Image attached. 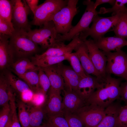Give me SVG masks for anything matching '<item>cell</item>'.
Instances as JSON below:
<instances>
[{"label": "cell", "instance_id": "14", "mask_svg": "<svg viewBox=\"0 0 127 127\" xmlns=\"http://www.w3.org/2000/svg\"><path fill=\"white\" fill-rule=\"evenodd\" d=\"M10 36L0 33V68L1 70L10 68L14 62V56L9 44Z\"/></svg>", "mask_w": 127, "mask_h": 127}, {"label": "cell", "instance_id": "4", "mask_svg": "<svg viewBox=\"0 0 127 127\" xmlns=\"http://www.w3.org/2000/svg\"><path fill=\"white\" fill-rule=\"evenodd\" d=\"M83 4L86 6L85 11L81 19L75 26L72 27L69 31L65 35L58 34L56 40L57 42H64L72 40L76 35L88 30L89 25L95 17L98 14L95 9L94 3L90 0L84 1Z\"/></svg>", "mask_w": 127, "mask_h": 127}, {"label": "cell", "instance_id": "16", "mask_svg": "<svg viewBox=\"0 0 127 127\" xmlns=\"http://www.w3.org/2000/svg\"><path fill=\"white\" fill-rule=\"evenodd\" d=\"M94 42L99 49L105 52L116 51L121 50L123 47L127 46V40L125 39L116 36L103 37Z\"/></svg>", "mask_w": 127, "mask_h": 127}, {"label": "cell", "instance_id": "49", "mask_svg": "<svg viewBox=\"0 0 127 127\" xmlns=\"http://www.w3.org/2000/svg\"><path fill=\"white\" fill-rule=\"evenodd\" d=\"M45 125L46 127H49L47 124H45Z\"/></svg>", "mask_w": 127, "mask_h": 127}, {"label": "cell", "instance_id": "42", "mask_svg": "<svg viewBox=\"0 0 127 127\" xmlns=\"http://www.w3.org/2000/svg\"><path fill=\"white\" fill-rule=\"evenodd\" d=\"M120 99L127 105V81L121 82L120 86Z\"/></svg>", "mask_w": 127, "mask_h": 127}, {"label": "cell", "instance_id": "15", "mask_svg": "<svg viewBox=\"0 0 127 127\" xmlns=\"http://www.w3.org/2000/svg\"><path fill=\"white\" fill-rule=\"evenodd\" d=\"M103 83H100L96 77L87 75L80 79L76 91L87 100L96 89L101 87Z\"/></svg>", "mask_w": 127, "mask_h": 127}, {"label": "cell", "instance_id": "39", "mask_svg": "<svg viewBox=\"0 0 127 127\" xmlns=\"http://www.w3.org/2000/svg\"><path fill=\"white\" fill-rule=\"evenodd\" d=\"M117 127H127V105L122 106L117 120Z\"/></svg>", "mask_w": 127, "mask_h": 127}, {"label": "cell", "instance_id": "25", "mask_svg": "<svg viewBox=\"0 0 127 127\" xmlns=\"http://www.w3.org/2000/svg\"><path fill=\"white\" fill-rule=\"evenodd\" d=\"M69 54L60 56L41 57H37L34 55L32 57L31 61L34 64L39 67H47L61 63L64 60H67Z\"/></svg>", "mask_w": 127, "mask_h": 127}, {"label": "cell", "instance_id": "10", "mask_svg": "<svg viewBox=\"0 0 127 127\" xmlns=\"http://www.w3.org/2000/svg\"><path fill=\"white\" fill-rule=\"evenodd\" d=\"M83 42L87 48L89 57L94 67L103 80L105 82L107 75L106 56L97 47L93 40L86 39Z\"/></svg>", "mask_w": 127, "mask_h": 127}, {"label": "cell", "instance_id": "46", "mask_svg": "<svg viewBox=\"0 0 127 127\" xmlns=\"http://www.w3.org/2000/svg\"><path fill=\"white\" fill-rule=\"evenodd\" d=\"M12 120V113L11 111L8 123L5 127H11Z\"/></svg>", "mask_w": 127, "mask_h": 127}, {"label": "cell", "instance_id": "23", "mask_svg": "<svg viewBox=\"0 0 127 127\" xmlns=\"http://www.w3.org/2000/svg\"><path fill=\"white\" fill-rule=\"evenodd\" d=\"M38 71H29L22 74H15L28 85L34 93H36L41 92Z\"/></svg>", "mask_w": 127, "mask_h": 127}, {"label": "cell", "instance_id": "32", "mask_svg": "<svg viewBox=\"0 0 127 127\" xmlns=\"http://www.w3.org/2000/svg\"><path fill=\"white\" fill-rule=\"evenodd\" d=\"M67 60L70 62L73 70L80 77L83 78L87 76L75 52L69 54Z\"/></svg>", "mask_w": 127, "mask_h": 127}, {"label": "cell", "instance_id": "36", "mask_svg": "<svg viewBox=\"0 0 127 127\" xmlns=\"http://www.w3.org/2000/svg\"><path fill=\"white\" fill-rule=\"evenodd\" d=\"M63 115L69 127H85L81 119L76 114L64 112Z\"/></svg>", "mask_w": 127, "mask_h": 127}, {"label": "cell", "instance_id": "17", "mask_svg": "<svg viewBox=\"0 0 127 127\" xmlns=\"http://www.w3.org/2000/svg\"><path fill=\"white\" fill-rule=\"evenodd\" d=\"M120 100H117L105 108L103 118L95 127H117V118L122 106Z\"/></svg>", "mask_w": 127, "mask_h": 127}, {"label": "cell", "instance_id": "2", "mask_svg": "<svg viewBox=\"0 0 127 127\" xmlns=\"http://www.w3.org/2000/svg\"><path fill=\"white\" fill-rule=\"evenodd\" d=\"M26 32L16 30L10 36L9 45L14 57L19 59L35 54L39 51L38 45L31 40Z\"/></svg>", "mask_w": 127, "mask_h": 127}, {"label": "cell", "instance_id": "3", "mask_svg": "<svg viewBox=\"0 0 127 127\" xmlns=\"http://www.w3.org/2000/svg\"><path fill=\"white\" fill-rule=\"evenodd\" d=\"M124 14H117L108 17H101L97 15L93 19L91 27L79 34V38L83 41L88 36H90L94 41L97 40L103 37L111 29L113 30L120 17Z\"/></svg>", "mask_w": 127, "mask_h": 127}, {"label": "cell", "instance_id": "20", "mask_svg": "<svg viewBox=\"0 0 127 127\" xmlns=\"http://www.w3.org/2000/svg\"><path fill=\"white\" fill-rule=\"evenodd\" d=\"M61 72L64 83V89L77 91L79 81L82 78L70 67L59 63Z\"/></svg>", "mask_w": 127, "mask_h": 127}, {"label": "cell", "instance_id": "44", "mask_svg": "<svg viewBox=\"0 0 127 127\" xmlns=\"http://www.w3.org/2000/svg\"><path fill=\"white\" fill-rule=\"evenodd\" d=\"M28 6L33 14L34 13L38 6V0H26Z\"/></svg>", "mask_w": 127, "mask_h": 127}, {"label": "cell", "instance_id": "35", "mask_svg": "<svg viewBox=\"0 0 127 127\" xmlns=\"http://www.w3.org/2000/svg\"><path fill=\"white\" fill-rule=\"evenodd\" d=\"M48 122L53 127H69L63 114L49 116Z\"/></svg>", "mask_w": 127, "mask_h": 127}, {"label": "cell", "instance_id": "33", "mask_svg": "<svg viewBox=\"0 0 127 127\" xmlns=\"http://www.w3.org/2000/svg\"><path fill=\"white\" fill-rule=\"evenodd\" d=\"M26 34L31 40L38 45H40L44 49H48L51 47L48 42L43 39L38 31L37 29L30 30Z\"/></svg>", "mask_w": 127, "mask_h": 127}, {"label": "cell", "instance_id": "47", "mask_svg": "<svg viewBox=\"0 0 127 127\" xmlns=\"http://www.w3.org/2000/svg\"><path fill=\"white\" fill-rule=\"evenodd\" d=\"M47 125L49 127H53L49 123H48Z\"/></svg>", "mask_w": 127, "mask_h": 127}, {"label": "cell", "instance_id": "21", "mask_svg": "<svg viewBox=\"0 0 127 127\" xmlns=\"http://www.w3.org/2000/svg\"><path fill=\"white\" fill-rule=\"evenodd\" d=\"M10 67L13 72L20 74L29 71H38L40 68L26 57L19 59L14 62Z\"/></svg>", "mask_w": 127, "mask_h": 127}, {"label": "cell", "instance_id": "28", "mask_svg": "<svg viewBox=\"0 0 127 127\" xmlns=\"http://www.w3.org/2000/svg\"><path fill=\"white\" fill-rule=\"evenodd\" d=\"M127 3V0H116L112 8H106L104 7L100 8L98 12V14H104L111 12L113 13V15L117 14H124L127 13V8L125 4Z\"/></svg>", "mask_w": 127, "mask_h": 127}, {"label": "cell", "instance_id": "27", "mask_svg": "<svg viewBox=\"0 0 127 127\" xmlns=\"http://www.w3.org/2000/svg\"><path fill=\"white\" fill-rule=\"evenodd\" d=\"M4 74L13 89L20 94L30 89L24 81L13 74L10 71H6Z\"/></svg>", "mask_w": 127, "mask_h": 127}, {"label": "cell", "instance_id": "12", "mask_svg": "<svg viewBox=\"0 0 127 127\" xmlns=\"http://www.w3.org/2000/svg\"><path fill=\"white\" fill-rule=\"evenodd\" d=\"M63 112L75 114L87 103V99L77 91L64 89Z\"/></svg>", "mask_w": 127, "mask_h": 127}, {"label": "cell", "instance_id": "43", "mask_svg": "<svg viewBox=\"0 0 127 127\" xmlns=\"http://www.w3.org/2000/svg\"><path fill=\"white\" fill-rule=\"evenodd\" d=\"M34 94V93L30 89L21 94V97L23 101L28 102L31 101Z\"/></svg>", "mask_w": 127, "mask_h": 127}, {"label": "cell", "instance_id": "6", "mask_svg": "<svg viewBox=\"0 0 127 127\" xmlns=\"http://www.w3.org/2000/svg\"><path fill=\"white\" fill-rule=\"evenodd\" d=\"M68 0H46L38 5L31 24L41 26L52 21L54 15L67 4Z\"/></svg>", "mask_w": 127, "mask_h": 127}, {"label": "cell", "instance_id": "5", "mask_svg": "<svg viewBox=\"0 0 127 127\" xmlns=\"http://www.w3.org/2000/svg\"><path fill=\"white\" fill-rule=\"evenodd\" d=\"M78 0H68L67 4L56 13L52 19L57 33L65 35L73 26L72 22L78 12L77 5Z\"/></svg>", "mask_w": 127, "mask_h": 127}, {"label": "cell", "instance_id": "8", "mask_svg": "<svg viewBox=\"0 0 127 127\" xmlns=\"http://www.w3.org/2000/svg\"><path fill=\"white\" fill-rule=\"evenodd\" d=\"M12 7V22L15 30L28 32L31 30L28 19L30 10L25 0H11Z\"/></svg>", "mask_w": 127, "mask_h": 127}, {"label": "cell", "instance_id": "22", "mask_svg": "<svg viewBox=\"0 0 127 127\" xmlns=\"http://www.w3.org/2000/svg\"><path fill=\"white\" fill-rule=\"evenodd\" d=\"M14 90L10 85L4 74L0 76V105L3 106L8 103Z\"/></svg>", "mask_w": 127, "mask_h": 127}, {"label": "cell", "instance_id": "48", "mask_svg": "<svg viewBox=\"0 0 127 127\" xmlns=\"http://www.w3.org/2000/svg\"><path fill=\"white\" fill-rule=\"evenodd\" d=\"M38 127H46V126H45V125L44 124L43 125H41V126Z\"/></svg>", "mask_w": 127, "mask_h": 127}, {"label": "cell", "instance_id": "9", "mask_svg": "<svg viewBox=\"0 0 127 127\" xmlns=\"http://www.w3.org/2000/svg\"><path fill=\"white\" fill-rule=\"evenodd\" d=\"M105 108L94 103H86L75 114L82 121L85 127H95L104 115Z\"/></svg>", "mask_w": 127, "mask_h": 127}, {"label": "cell", "instance_id": "34", "mask_svg": "<svg viewBox=\"0 0 127 127\" xmlns=\"http://www.w3.org/2000/svg\"><path fill=\"white\" fill-rule=\"evenodd\" d=\"M41 92L47 96V93L51 87V83L47 75L40 67L38 71Z\"/></svg>", "mask_w": 127, "mask_h": 127}, {"label": "cell", "instance_id": "41", "mask_svg": "<svg viewBox=\"0 0 127 127\" xmlns=\"http://www.w3.org/2000/svg\"><path fill=\"white\" fill-rule=\"evenodd\" d=\"M47 97L41 92L34 93L31 102L34 105L43 107L46 101Z\"/></svg>", "mask_w": 127, "mask_h": 127}, {"label": "cell", "instance_id": "31", "mask_svg": "<svg viewBox=\"0 0 127 127\" xmlns=\"http://www.w3.org/2000/svg\"><path fill=\"white\" fill-rule=\"evenodd\" d=\"M116 36L127 38V13L123 15L113 30Z\"/></svg>", "mask_w": 127, "mask_h": 127}, {"label": "cell", "instance_id": "18", "mask_svg": "<svg viewBox=\"0 0 127 127\" xmlns=\"http://www.w3.org/2000/svg\"><path fill=\"white\" fill-rule=\"evenodd\" d=\"M48 77L51 83L50 88L61 93L64 89V83L61 75L59 63L50 66L40 67Z\"/></svg>", "mask_w": 127, "mask_h": 127}, {"label": "cell", "instance_id": "11", "mask_svg": "<svg viewBox=\"0 0 127 127\" xmlns=\"http://www.w3.org/2000/svg\"><path fill=\"white\" fill-rule=\"evenodd\" d=\"M79 34L75 36L67 45L65 44L63 42H56L42 54H36L35 55L40 57L60 56L71 53L77 45L83 41L79 38Z\"/></svg>", "mask_w": 127, "mask_h": 127}, {"label": "cell", "instance_id": "40", "mask_svg": "<svg viewBox=\"0 0 127 127\" xmlns=\"http://www.w3.org/2000/svg\"><path fill=\"white\" fill-rule=\"evenodd\" d=\"M15 30L12 24L0 18V33L10 36L13 34Z\"/></svg>", "mask_w": 127, "mask_h": 127}, {"label": "cell", "instance_id": "26", "mask_svg": "<svg viewBox=\"0 0 127 127\" xmlns=\"http://www.w3.org/2000/svg\"><path fill=\"white\" fill-rule=\"evenodd\" d=\"M37 30L42 38L50 43L51 47L55 44L58 34L52 21L45 24L42 28Z\"/></svg>", "mask_w": 127, "mask_h": 127}, {"label": "cell", "instance_id": "7", "mask_svg": "<svg viewBox=\"0 0 127 127\" xmlns=\"http://www.w3.org/2000/svg\"><path fill=\"white\" fill-rule=\"evenodd\" d=\"M102 52L107 58V74H113L127 81V54L121 49L113 52Z\"/></svg>", "mask_w": 127, "mask_h": 127}, {"label": "cell", "instance_id": "19", "mask_svg": "<svg viewBox=\"0 0 127 127\" xmlns=\"http://www.w3.org/2000/svg\"><path fill=\"white\" fill-rule=\"evenodd\" d=\"M44 109L48 116L63 114L62 100L60 93L50 88Z\"/></svg>", "mask_w": 127, "mask_h": 127}, {"label": "cell", "instance_id": "37", "mask_svg": "<svg viewBox=\"0 0 127 127\" xmlns=\"http://www.w3.org/2000/svg\"><path fill=\"white\" fill-rule=\"evenodd\" d=\"M11 113L9 102L2 106L0 113V127H5L8 121Z\"/></svg>", "mask_w": 127, "mask_h": 127}, {"label": "cell", "instance_id": "29", "mask_svg": "<svg viewBox=\"0 0 127 127\" xmlns=\"http://www.w3.org/2000/svg\"><path fill=\"white\" fill-rule=\"evenodd\" d=\"M12 7L11 0H0V18L12 24Z\"/></svg>", "mask_w": 127, "mask_h": 127}, {"label": "cell", "instance_id": "24", "mask_svg": "<svg viewBox=\"0 0 127 127\" xmlns=\"http://www.w3.org/2000/svg\"><path fill=\"white\" fill-rule=\"evenodd\" d=\"M42 107L33 105L27 107L29 115L30 127H38L41 126L46 113Z\"/></svg>", "mask_w": 127, "mask_h": 127}, {"label": "cell", "instance_id": "45", "mask_svg": "<svg viewBox=\"0 0 127 127\" xmlns=\"http://www.w3.org/2000/svg\"><path fill=\"white\" fill-rule=\"evenodd\" d=\"M115 0H96L94 3V7L95 9L96 10L97 7L101 4L106 3H108L113 6L114 4Z\"/></svg>", "mask_w": 127, "mask_h": 127}, {"label": "cell", "instance_id": "30", "mask_svg": "<svg viewBox=\"0 0 127 127\" xmlns=\"http://www.w3.org/2000/svg\"><path fill=\"white\" fill-rule=\"evenodd\" d=\"M18 118L22 127H30L29 115L27 106L23 102H19L18 105Z\"/></svg>", "mask_w": 127, "mask_h": 127}, {"label": "cell", "instance_id": "38", "mask_svg": "<svg viewBox=\"0 0 127 127\" xmlns=\"http://www.w3.org/2000/svg\"><path fill=\"white\" fill-rule=\"evenodd\" d=\"M14 96H12L9 101L11 108L12 120L11 127H21L16 111Z\"/></svg>", "mask_w": 127, "mask_h": 127}, {"label": "cell", "instance_id": "1", "mask_svg": "<svg viewBox=\"0 0 127 127\" xmlns=\"http://www.w3.org/2000/svg\"><path fill=\"white\" fill-rule=\"evenodd\" d=\"M123 79L113 78L107 74L103 86L96 89L87 100V103H94L106 108L116 100L120 99V86Z\"/></svg>", "mask_w": 127, "mask_h": 127}, {"label": "cell", "instance_id": "13", "mask_svg": "<svg viewBox=\"0 0 127 127\" xmlns=\"http://www.w3.org/2000/svg\"><path fill=\"white\" fill-rule=\"evenodd\" d=\"M74 50L86 75H93L97 77L100 83L104 82L92 62L87 48L84 42L82 41L79 44Z\"/></svg>", "mask_w": 127, "mask_h": 127}]
</instances>
